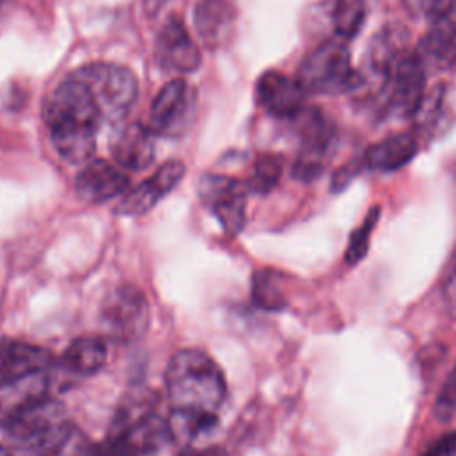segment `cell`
<instances>
[{
    "label": "cell",
    "mask_w": 456,
    "mask_h": 456,
    "mask_svg": "<svg viewBox=\"0 0 456 456\" xmlns=\"http://www.w3.org/2000/svg\"><path fill=\"white\" fill-rule=\"evenodd\" d=\"M43 116L52 144L66 162L89 160L103 118L94 96L80 78L69 73L46 98Z\"/></svg>",
    "instance_id": "obj_1"
},
{
    "label": "cell",
    "mask_w": 456,
    "mask_h": 456,
    "mask_svg": "<svg viewBox=\"0 0 456 456\" xmlns=\"http://www.w3.org/2000/svg\"><path fill=\"white\" fill-rule=\"evenodd\" d=\"M166 390L171 410L201 415H217L226 397L221 369L198 349L173 354L166 369Z\"/></svg>",
    "instance_id": "obj_2"
},
{
    "label": "cell",
    "mask_w": 456,
    "mask_h": 456,
    "mask_svg": "<svg viewBox=\"0 0 456 456\" xmlns=\"http://www.w3.org/2000/svg\"><path fill=\"white\" fill-rule=\"evenodd\" d=\"M297 82L306 93L338 94L362 87L360 71L353 69L351 55L342 39H331L312 50L297 69Z\"/></svg>",
    "instance_id": "obj_3"
},
{
    "label": "cell",
    "mask_w": 456,
    "mask_h": 456,
    "mask_svg": "<svg viewBox=\"0 0 456 456\" xmlns=\"http://www.w3.org/2000/svg\"><path fill=\"white\" fill-rule=\"evenodd\" d=\"M73 75L87 86L107 123L125 119L137 100V78L125 66L114 62H89L75 69Z\"/></svg>",
    "instance_id": "obj_4"
},
{
    "label": "cell",
    "mask_w": 456,
    "mask_h": 456,
    "mask_svg": "<svg viewBox=\"0 0 456 456\" xmlns=\"http://www.w3.org/2000/svg\"><path fill=\"white\" fill-rule=\"evenodd\" d=\"M292 119L296 121L299 137V151L292 164V176L301 182H312L324 171L330 160L335 128L317 109H303Z\"/></svg>",
    "instance_id": "obj_5"
},
{
    "label": "cell",
    "mask_w": 456,
    "mask_h": 456,
    "mask_svg": "<svg viewBox=\"0 0 456 456\" xmlns=\"http://www.w3.org/2000/svg\"><path fill=\"white\" fill-rule=\"evenodd\" d=\"M194 103L196 91L183 78H175L157 93L146 126L153 135L176 137L191 125Z\"/></svg>",
    "instance_id": "obj_6"
},
{
    "label": "cell",
    "mask_w": 456,
    "mask_h": 456,
    "mask_svg": "<svg viewBox=\"0 0 456 456\" xmlns=\"http://www.w3.org/2000/svg\"><path fill=\"white\" fill-rule=\"evenodd\" d=\"M426 64L417 52H404L392 68L387 84V110L406 118L413 116L426 94Z\"/></svg>",
    "instance_id": "obj_7"
},
{
    "label": "cell",
    "mask_w": 456,
    "mask_h": 456,
    "mask_svg": "<svg viewBox=\"0 0 456 456\" xmlns=\"http://www.w3.org/2000/svg\"><path fill=\"white\" fill-rule=\"evenodd\" d=\"M200 198L217 217L224 232L237 233L246 219V182L224 175H203L198 185Z\"/></svg>",
    "instance_id": "obj_8"
},
{
    "label": "cell",
    "mask_w": 456,
    "mask_h": 456,
    "mask_svg": "<svg viewBox=\"0 0 456 456\" xmlns=\"http://www.w3.org/2000/svg\"><path fill=\"white\" fill-rule=\"evenodd\" d=\"M155 59L167 73H192L200 68L201 52L180 18L171 16L162 25L155 41Z\"/></svg>",
    "instance_id": "obj_9"
},
{
    "label": "cell",
    "mask_w": 456,
    "mask_h": 456,
    "mask_svg": "<svg viewBox=\"0 0 456 456\" xmlns=\"http://www.w3.org/2000/svg\"><path fill=\"white\" fill-rule=\"evenodd\" d=\"M103 321L109 331L121 340H134L148 326V303L134 287L116 289L103 306Z\"/></svg>",
    "instance_id": "obj_10"
},
{
    "label": "cell",
    "mask_w": 456,
    "mask_h": 456,
    "mask_svg": "<svg viewBox=\"0 0 456 456\" xmlns=\"http://www.w3.org/2000/svg\"><path fill=\"white\" fill-rule=\"evenodd\" d=\"M258 105L274 118H296L305 109L306 91L297 82L280 71H265L255 87Z\"/></svg>",
    "instance_id": "obj_11"
},
{
    "label": "cell",
    "mask_w": 456,
    "mask_h": 456,
    "mask_svg": "<svg viewBox=\"0 0 456 456\" xmlns=\"http://www.w3.org/2000/svg\"><path fill=\"white\" fill-rule=\"evenodd\" d=\"M185 175V166L180 160L162 164L148 180L126 191L118 203L116 212L121 216H141L151 210L160 198L173 191Z\"/></svg>",
    "instance_id": "obj_12"
},
{
    "label": "cell",
    "mask_w": 456,
    "mask_h": 456,
    "mask_svg": "<svg viewBox=\"0 0 456 456\" xmlns=\"http://www.w3.org/2000/svg\"><path fill=\"white\" fill-rule=\"evenodd\" d=\"M406 39L408 36L404 27L395 23L381 27L367 48L365 68L360 71L362 87L370 80H376L385 87L392 68L406 52Z\"/></svg>",
    "instance_id": "obj_13"
},
{
    "label": "cell",
    "mask_w": 456,
    "mask_h": 456,
    "mask_svg": "<svg viewBox=\"0 0 456 456\" xmlns=\"http://www.w3.org/2000/svg\"><path fill=\"white\" fill-rule=\"evenodd\" d=\"M128 176L119 167L107 160L87 162L75 180L77 194L87 203H103L112 200L128 189Z\"/></svg>",
    "instance_id": "obj_14"
},
{
    "label": "cell",
    "mask_w": 456,
    "mask_h": 456,
    "mask_svg": "<svg viewBox=\"0 0 456 456\" xmlns=\"http://www.w3.org/2000/svg\"><path fill=\"white\" fill-rule=\"evenodd\" d=\"M50 367L52 358L43 347L16 338L0 342V385L50 372Z\"/></svg>",
    "instance_id": "obj_15"
},
{
    "label": "cell",
    "mask_w": 456,
    "mask_h": 456,
    "mask_svg": "<svg viewBox=\"0 0 456 456\" xmlns=\"http://www.w3.org/2000/svg\"><path fill=\"white\" fill-rule=\"evenodd\" d=\"M110 151L121 169L142 171L155 159L153 134L141 123H128L114 134Z\"/></svg>",
    "instance_id": "obj_16"
},
{
    "label": "cell",
    "mask_w": 456,
    "mask_h": 456,
    "mask_svg": "<svg viewBox=\"0 0 456 456\" xmlns=\"http://www.w3.org/2000/svg\"><path fill=\"white\" fill-rule=\"evenodd\" d=\"M422 62L436 69L456 68V14L451 12L436 21L422 36L417 50Z\"/></svg>",
    "instance_id": "obj_17"
},
{
    "label": "cell",
    "mask_w": 456,
    "mask_h": 456,
    "mask_svg": "<svg viewBox=\"0 0 456 456\" xmlns=\"http://www.w3.org/2000/svg\"><path fill=\"white\" fill-rule=\"evenodd\" d=\"M194 27L208 48L223 46L233 28V11L228 0H200L194 7Z\"/></svg>",
    "instance_id": "obj_18"
},
{
    "label": "cell",
    "mask_w": 456,
    "mask_h": 456,
    "mask_svg": "<svg viewBox=\"0 0 456 456\" xmlns=\"http://www.w3.org/2000/svg\"><path fill=\"white\" fill-rule=\"evenodd\" d=\"M419 151V141L411 134H392L367 148L363 162L376 171H395L406 166Z\"/></svg>",
    "instance_id": "obj_19"
},
{
    "label": "cell",
    "mask_w": 456,
    "mask_h": 456,
    "mask_svg": "<svg viewBox=\"0 0 456 456\" xmlns=\"http://www.w3.org/2000/svg\"><path fill=\"white\" fill-rule=\"evenodd\" d=\"M107 362V346L102 338L82 337L73 340L62 354V367L77 376H91Z\"/></svg>",
    "instance_id": "obj_20"
},
{
    "label": "cell",
    "mask_w": 456,
    "mask_h": 456,
    "mask_svg": "<svg viewBox=\"0 0 456 456\" xmlns=\"http://www.w3.org/2000/svg\"><path fill=\"white\" fill-rule=\"evenodd\" d=\"M96 444H93L78 428L64 422L62 428L41 451V456H94Z\"/></svg>",
    "instance_id": "obj_21"
},
{
    "label": "cell",
    "mask_w": 456,
    "mask_h": 456,
    "mask_svg": "<svg viewBox=\"0 0 456 456\" xmlns=\"http://www.w3.org/2000/svg\"><path fill=\"white\" fill-rule=\"evenodd\" d=\"M331 27L338 39L347 41L354 37L365 20L363 0H333L331 5Z\"/></svg>",
    "instance_id": "obj_22"
},
{
    "label": "cell",
    "mask_w": 456,
    "mask_h": 456,
    "mask_svg": "<svg viewBox=\"0 0 456 456\" xmlns=\"http://www.w3.org/2000/svg\"><path fill=\"white\" fill-rule=\"evenodd\" d=\"M283 278L273 269H262L253 276V301L264 310H281L287 305L281 287Z\"/></svg>",
    "instance_id": "obj_23"
},
{
    "label": "cell",
    "mask_w": 456,
    "mask_h": 456,
    "mask_svg": "<svg viewBox=\"0 0 456 456\" xmlns=\"http://www.w3.org/2000/svg\"><path fill=\"white\" fill-rule=\"evenodd\" d=\"M281 171H283V159L280 155H274V153L258 155L253 164L251 176L246 182L249 192H258V194L269 192L278 183Z\"/></svg>",
    "instance_id": "obj_24"
},
{
    "label": "cell",
    "mask_w": 456,
    "mask_h": 456,
    "mask_svg": "<svg viewBox=\"0 0 456 456\" xmlns=\"http://www.w3.org/2000/svg\"><path fill=\"white\" fill-rule=\"evenodd\" d=\"M445 112V93L442 87H436L433 91H426L420 105L417 107L413 118L415 128L420 134H431L436 130V126L442 123Z\"/></svg>",
    "instance_id": "obj_25"
},
{
    "label": "cell",
    "mask_w": 456,
    "mask_h": 456,
    "mask_svg": "<svg viewBox=\"0 0 456 456\" xmlns=\"http://www.w3.org/2000/svg\"><path fill=\"white\" fill-rule=\"evenodd\" d=\"M379 207H372L367 216L363 217V221L360 223V226H356L349 237V244H347V251H346V262L354 265L358 264L369 251V240H370V233L376 228V223L379 219Z\"/></svg>",
    "instance_id": "obj_26"
},
{
    "label": "cell",
    "mask_w": 456,
    "mask_h": 456,
    "mask_svg": "<svg viewBox=\"0 0 456 456\" xmlns=\"http://www.w3.org/2000/svg\"><path fill=\"white\" fill-rule=\"evenodd\" d=\"M406 12L413 18H424L431 23L451 14L456 7V0H401Z\"/></svg>",
    "instance_id": "obj_27"
},
{
    "label": "cell",
    "mask_w": 456,
    "mask_h": 456,
    "mask_svg": "<svg viewBox=\"0 0 456 456\" xmlns=\"http://www.w3.org/2000/svg\"><path fill=\"white\" fill-rule=\"evenodd\" d=\"M454 411H456V367L449 374L435 403V413L440 420H447Z\"/></svg>",
    "instance_id": "obj_28"
},
{
    "label": "cell",
    "mask_w": 456,
    "mask_h": 456,
    "mask_svg": "<svg viewBox=\"0 0 456 456\" xmlns=\"http://www.w3.org/2000/svg\"><path fill=\"white\" fill-rule=\"evenodd\" d=\"M442 296H444L447 310L451 312L452 317H456V248H454L452 256L449 260V267H447V271L444 274Z\"/></svg>",
    "instance_id": "obj_29"
},
{
    "label": "cell",
    "mask_w": 456,
    "mask_h": 456,
    "mask_svg": "<svg viewBox=\"0 0 456 456\" xmlns=\"http://www.w3.org/2000/svg\"><path fill=\"white\" fill-rule=\"evenodd\" d=\"M420 456H456V431H451L429 444Z\"/></svg>",
    "instance_id": "obj_30"
},
{
    "label": "cell",
    "mask_w": 456,
    "mask_h": 456,
    "mask_svg": "<svg viewBox=\"0 0 456 456\" xmlns=\"http://www.w3.org/2000/svg\"><path fill=\"white\" fill-rule=\"evenodd\" d=\"M354 173H356V167H354V166L340 167V169L333 175L331 189H333V191H340V189H344V187L349 183V180L354 176Z\"/></svg>",
    "instance_id": "obj_31"
},
{
    "label": "cell",
    "mask_w": 456,
    "mask_h": 456,
    "mask_svg": "<svg viewBox=\"0 0 456 456\" xmlns=\"http://www.w3.org/2000/svg\"><path fill=\"white\" fill-rule=\"evenodd\" d=\"M180 456H224V451L217 445H212V447H201V449H196V447H185Z\"/></svg>",
    "instance_id": "obj_32"
},
{
    "label": "cell",
    "mask_w": 456,
    "mask_h": 456,
    "mask_svg": "<svg viewBox=\"0 0 456 456\" xmlns=\"http://www.w3.org/2000/svg\"><path fill=\"white\" fill-rule=\"evenodd\" d=\"M167 2L169 0H142V7L148 16H157Z\"/></svg>",
    "instance_id": "obj_33"
},
{
    "label": "cell",
    "mask_w": 456,
    "mask_h": 456,
    "mask_svg": "<svg viewBox=\"0 0 456 456\" xmlns=\"http://www.w3.org/2000/svg\"><path fill=\"white\" fill-rule=\"evenodd\" d=\"M0 456H14L9 449H5L4 445H0Z\"/></svg>",
    "instance_id": "obj_34"
},
{
    "label": "cell",
    "mask_w": 456,
    "mask_h": 456,
    "mask_svg": "<svg viewBox=\"0 0 456 456\" xmlns=\"http://www.w3.org/2000/svg\"><path fill=\"white\" fill-rule=\"evenodd\" d=\"M2 2H4V0H0V4H2Z\"/></svg>",
    "instance_id": "obj_35"
}]
</instances>
